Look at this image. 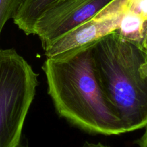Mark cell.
<instances>
[{"label": "cell", "instance_id": "cell-1", "mask_svg": "<svg viewBox=\"0 0 147 147\" xmlns=\"http://www.w3.org/2000/svg\"><path fill=\"white\" fill-rule=\"evenodd\" d=\"M92 45L46 58L43 69L48 92L59 115L81 129L103 135L123 134L97 79Z\"/></svg>", "mask_w": 147, "mask_h": 147}, {"label": "cell", "instance_id": "cell-2", "mask_svg": "<svg viewBox=\"0 0 147 147\" xmlns=\"http://www.w3.org/2000/svg\"><path fill=\"white\" fill-rule=\"evenodd\" d=\"M94 69L124 132L147 124V52L116 31L92 45Z\"/></svg>", "mask_w": 147, "mask_h": 147}, {"label": "cell", "instance_id": "cell-3", "mask_svg": "<svg viewBox=\"0 0 147 147\" xmlns=\"http://www.w3.org/2000/svg\"><path fill=\"white\" fill-rule=\"evenodd\" d=\"M38 75L15 49L0 51V147H18Z\"/></svg>", "mask_w": 147, "mask_h": 147}, {"label": "cell", "instance_id": "cell-4", "mask_svg": "<svg viewBox=\"0 0 147 147\" xmlns=\"http://www.w3.org/2000/svg\"><path fill=\"white\" fill-rule=\"evenodd\" d=\"M127 5V0H113L92 18L45 46L46 58L91 46L116 31Z\"/></svg>", "mask_w": 147, "mask_h": 147}, {"label": "cell", "instance_id": "cell-5", "mask_svg": "<svg viewBox=\"0 0 147 147\" xmlns=\"http://www.w3.org/2000/svg\"><path fill=\"white\" fill-rule=\"evenodd\" d=\"M113 0H55L35 22L43 48L98 13Z\"/></svg>", "mask_w": 147, "mask_h": 147}, {"label": "cell", "instance_id": "cell-6", "mask_svg": "<svg viewBox=\"0 0 147 147\" xmlns=\"http://www.w3.org/2000/svg\"><path fill=\"white\" fill-rule=\"evenodd\" d=\"M116 32L125 40L145 49L147 40V20L131 10L128 5L121 18Z\"/></svg>", "mask_w": 147, "mask_h": 147}, {"label": "cell", "instance_id": "cell-7", "mask_svg": "<svg viewBox=\"0 0 147 147\" xmlns=\"http://www.w3.org/2000/svg\"><path fill=\"white\" fill-rule=\"evenodd\" d=\"M55 0H26L12 18L14 23L26 35L33 34L35 22Z\"/></svg>", "mask_w": 147, "mask_h": 147}, {"label": "cell", "instance_id": "cell-8", "mask_svg": "<svg viewBox=\"0 0 147 147\" xmlns=\"http://www.w3.org/2000/svg\"><path fill=\"white\" fill-rule=\"evenodd\" d=\"M25 1L26 0H0V35L6 22L14 18Z\"/></svg>", "mask_w": 147, "mask_h": 147}, {"label": "cell", "instance_id": "cell-9", "mask_svg": "<svg viewBox=\"0 0 147 147\" xmlns=\"http://www.w3.org/2000/svg\"><path fill=\"white\" fill-rule=\"evenodd\" d=\"M128 7L147 20V0H128Z\"/></svg>", "mask_w": 147, "mask_h": 147}, {"label": "cell", "instance_id": "cell-10", "mask_svg": "<svg viewBox=\"0 0 147 147\" xmlns=\"http://www.w3.org/2000/svg\"><path fill=\"white\" fill-rule=\"evenodd\" d=\"M145 127V132L138 141V144L140 147H147V124Z\"/></svg>", "mask_w": 147, "mask_h": 147}, {"label": "cell", "instance_id": "cell-11", "mask_svg": "<svg viewBox=\"0 0 147 147\" xmlns=\"http://www.w3.org/2000/svg\"><path fill=\"white\" fill-rule=\"evenodd\" d=\"M82 147H109L105 145H103L101 143H97V144H93V143H89L86 142L85 144L83 145Z\"/></svg>", "mask_w": 147, "mask_h": 147}, {"label": "cell", "instance_id": "cell-12", "mask_svg": "<svg viewBox=\"0 0 147 147\" xmlns=\"http://www.w3.org/2000/svg\"><path fill=\"white\" fill-rule=\"evenodd\" d=\"M145 50L147 52V40H146V45H145Z\"/></svg>", "mask_w": 147, "mask_h": 147}]
</instances>
